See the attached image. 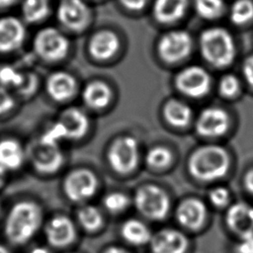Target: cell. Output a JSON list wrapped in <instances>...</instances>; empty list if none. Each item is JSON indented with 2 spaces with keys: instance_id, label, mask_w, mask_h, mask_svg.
<instances>
[{
  "instance_id": "obj_13",
  "label": "cell",
  "mask_w": 253,
  "mask_h": 253,
  "mask_svg": "<svg viewBox=\"0 0 253 253\" xmlns=\"http://www.w3.org/2000/svg\"><path fill=\"white\" fill-rule=\"evenodd\" d=\"M26 38L24 23L14 17L0 18V53L12 52L21 47Z\"/></svg>"
},
{
  "instance_id": "obj_26",
  "label": "cell",
  "mask_w": 253,
  "mask_h": 253,
  "mask_svg": "<svg viewBox=\"0 0 253 253\" xmlns=\"http://www.w3.org/2000/svg\"><path fill=\"white\" fill-rule=\"evenodd\" d=\"M50 12L48 0H24L22 3V15L29 24L43 21Z\"/></svg>"
},
{
  "instance_id": "obj_1",
  "label": "cell",
  "mask_w": 253,
  "mask_h": 253,
  "mask_svg": "<svg viewBox=\"0 0 253 253\" xmlns=\"http://www.w3.org/2000/svg\"><path fill=\"white\" fill-rule=\"evenodd\" d=\"M42 222V210L33 201H20L12 206L4 223V234L14 245H23L38 232Z\"/></svg>"
},
{
  "instance_id": "obj_8",
  "label": "cell",
  "mask_w": 253,
  "mask_h": 253,
  "mask_svg": "<svg viewBox=\"0 0 253 253\" xmlns=\"http://www.w3.org/2000/svg\"><path fill=\"white\" fill-rule=\"evenodd\" d=\"M57 20L70 31H83L91 21V10L83 0H60Z\"/></svg>"
},
{
  "instance_id": "obj_38",
  "label": "cell",
  "mask_w": 253,
  "mask_h": 253,
  "mask_svg": "<svg viewBox=\"0 0 253 253\" xmlns=\"http://www.w3.org/2000/svg\"><path fill=\"white\" fill-rule=\"evenodd\" d=\"M242 75L246 84L253 90V53L249 54L243 61Z\"/></svg>"
},
{
  "instance_id": "obj_44",
  "label": "cell",
  "mask_w": 253,
  "mask_h": 253,
  "mask_svg": "<svg viewBox=\"0 0 253 253\" xmlns=\"http://www.w3.org/2000/svg\"><path fill=\"white\" fill-rule=\"evenodd\" d=\"M17 0H0V10L12 6Z\"/></svg>"
},
{
  "instance_id": "obj_14",
  "label": "cell",
  "mask_w": 253,
  "mask_h": 253,
  "mask_svg": "<svg viewBox=\"0 0 253 253\" xmlns=\"http://www.w3.org/2000/svg\"><path fill=\"white\" fill-rule=\"evenodd\" d=\"M44 234L49 245L55 248H64L74 241L75 227L69 217L55 215L47 221Z\"/></svg>"
},
{
  "instance_id": "obj_33",
  "label": "cell",
  "mask_w": 253,
  "mask_h": 253,
  "mask_svg": "<svg viewBox=\"0 0 253 253\" xmlns=\"http://www.w3.org/2000/svg\"><path fill=\"white\" fill-rule=\"evenodd\" d=\"M23 74L19 73L11 66H4L0 69V82L3 85H11L18 87L23 80Z\"/></svg>"
},
{
  "instance_id": "obj_24",
  "label": "cell",
  "mask_w": 253,
  "mask_h": 253,
  "mask_svg": "<svg viewBox=\"0 0 253 253\" xmlns=\"http://www.w3.org/2000/svg\"><path fill=\"white\" fill-rule=\"evenodd\" d=\"M112 98L109 86L101 81L89 83L83 91V100L91 108L100 109L106 107Z\"/></svg>"
},
{
  "instance_id": "obj_4",
  "label": "cell",
  "mask_w": 253,
  "mask_h": 253,
  "mask_svg": "<svg viewBox=\"0 0 253 253\" xmlns=\"http://www.w3.org/2000/svg\"><path fill=\"white\" fill-rule=\"evenodd\" d=\"M33 46L35 52L43 60L57 61L65 57L69 42L65 35L54 27L41 29L35 36Z\"/></svg>"
},
{
  "instance_id": "obj_27",
  "label": "cell",
  "mask_w": 253,
  "mask_h": 253,
  "mask_svg": "<svg viewBox=\"0 0 253 253\" xmlns=\"http://www.w3.org/2000/svg\"><path fill=\"white\" fill-rule=\"evenodd\" d=\"M230 21L238 26L246 25L253 20V1L235 0L229 11Z\"/></svg>"
},
{
  "instance_id": "obj_12",
  "label": "cell",
  "mask_w": 253,
  "mask_h": 253,
  "mask_svg": "<svg viewBox=\"0 0 253 253\" xmlns=\"http://www.w3.org/2000/svg\"><path fill=\"white\" fill-rule=\"evenodd\" d=\"M229 126V117L220 108L205 109L199 116L196 128L199 134L207 137L222 135Z\"/></svg>"
},
{
  "instance_id": "obj_37",
  "label": "cell",
  "mask_w": 253,
  "mask_h": 253,
  "mask_svg": "<svg viewBox=\"0 0 253 253\" xmlns=\"http://www.w3.org/2000/svg\"><path fill=\"white\" fill-rule=\"evenodd\" d=\"M15 105L14 98L8 90L0 85V116L10 112Z\"/></svg>"
},
{
  "instance_id": "obj_19",
  "label": "cell",
  "mask_w": 253,
  "mask_h": 253,
  "mask_svg": "<svg viewBox=\"0 0 253 253\" xmlns=\"http://www.w3.org/2000/svg\"><path fill=\"white\" fill-rule=\"evenodd\" d=\"M57 122L61 125L65 137L69 139L80 138L89 127L87 116L77 108H69L63 111Z\"/></svg>"
},
{
  "instance_id": "obj_6",
  "label": "cell",
  "mask_w": 253,
  "mask_h": 253,
  "mask_svg": "<svg viewBox=\"0 0 253 253\" xmlns=\"http://www.w3.org/2000/svg\"><path fill=\"white\" fill-rule=\"evenodd\" d=\"M134 202L137 210L151 219H162L169 211V198L158 186L146 185L135 194Z\"/></svg>"
},
{
  "instance_id": "obj_7",
  "label": "cell",
  "mask_w": 253,
  "mask_h": 253,
  "mask_svg": "<svg viewBox=\"0 0 253 253\" xmlns=\"http://www.w3.org/2000/svg\"><path fill=\"white\" fill-rule=\"evenodd\" d=\"M193 46L190 34L183 30H174L164 34L158 42V52L167 62H176L187 57Z\"/></svg>"
},
{
  "instance_id": "obj_21",
  "label": "cell",
  "mask_w": 253,
  "mask_h": 253,
  "mask_svg": "<svg viewBox=\"0 0 253 253\" xmlns=\"http://www.w3.org/2000/svg\"><path fill=\"white\" fill-rule=\"evenodd\" d=\"M26 159V150L15 138L0 140V166L7 171L19 169Z\"/></svg>"
},
{
  "instance_id": "obj_5",
  "label": "cell",
  "mask_w": 253,
  "mask_h": 253,
  "mask_svg": "<svg viewBox=\"0 0 253 253\" xmlns=\"http://www.w3.org/2000/svg\"><path fill=\"white\" fill-rule=\"evenodd\" d=\"M26 157L36 171L42 174H52L63 164L64 156L58 144H50L40 138L29 144Z\"/></svg>"
},
{
  "instance_id": "obj_31",
  "label": "cell",
  "mask_w": 253,
  "mask_h": 253,
  "mask_svg": "<svg viewBox=\"0 0 253 253\" xmlns=\"http://www.w3.org/2000/svg\"><path fill=\"white\" fill-rule=\"evenodd\" d=\"M129 200L127 196L120 192L111 193L104 200L105 207L111 212H121L127 208Z\"/></svg>"
},
{
  "instance_id": "obj_39",
  "label": "cell",
  "mask_w": 253,
  "mask_h": 253,
  "mask_svg": "<svg viewBox=\"0 0 253 253\" xmlns=\"http://www.w3.org/2000/svg\"><path fill=\"white\" fill-rule=\"evenodd\" d=\"M235 253H253V235L241 238L235 247Z\"/></svg>"
},
{
  "instance_id": "obj_34",
  "label": "cell",
  "mask_w": 253,
  "mask_h": 253,
  "mask_svg": "<svg viewBox=\"0 0 253 253\" xmlns=\"http://www.w3.org/2000/svg\"><path fill=\"white\" fill-rule=\"evenodd\" d=\"M65 137V132L61 126V125L56 122L53 124L47 130L44 131V133L41 136V140L46 143L50 144H58L60 140H62Z\"/></svg>"
},
{
  "instance_id": "obj_2",
  "label": "cell",
  "mask_w": 253,
  "mask_h": 253,
  "mask_svg": "<svg viewBox=\"0 0 253 253\" xmlns=\"http://www.w3.org/2000/svg\"><path fill=\"white\" fill-rule=\"evenodd\" d=\"M230 165L229 155L221 146L206 145L197 149L189 161V169L196 178L206 181L222 177Z\"/></svg>"
},
{
  "instance_id": "obj_30",
  "label": "cell",
  "mask_w": 253,
  "mask_h": 253,
  "mask_svg": "<svg viewBox=\"0 0 253 253\" xmlns=\"http://www.w3.org/2000/svg\"><path fill=\"white\" fill-rule=\"evenodd\" d=\"M172 155L168 148L164 146L152 147L146 155L147 164L155 169H162L168 166L171 162Z\"/></svg>"
},
{
  "instance_id": "obj_10",
  "label": "cell",
  "mask_w": 253,
  "mask_h": 253,
  "mask_svg": "<svg viewBox=\"0 0 253 253\" xmlns=\"http://www.w3.org/2000/svg\"><path fill=\"white\" fill-rule=\"evenodd\" d=\"M98 187L96 176L87 169L72 171L64 180L63 189L66 197L73 202H82L91 198Z\"/></svg>"
},
{
  "instance_id": "obj_28",
  "label": "cell",
  "mask_w": 253,
  "mask_h": 253,
  "mask_svg": "<svg viewBox=\"0 0 253 253\" xmlns=\"http://www.w3.org/2000/svg\"><path fill=\"white\" fill-rule=\"evenodd\" d=\"M194 3L196 12L203 19H216L224 11L223 0H195Z\"/></svg>"
},
{
  "instance_id": "obj_41",
  "label": "cell",
  "mask_w": 253,
  "mask_h": 253,
  "mask_svg": "<svg viewBox=\"0 0 253 253\" xmlns=\"http://www.w3.org/2000/svg\"><path fill=\"white\" fill-rule=\"evenodd\" d=\"M243 181L247 192L253 196V167L246 172Z\"/></svg>"
},
{
  "instance_id": "obj_46",
  "label": "cell",
  "mask_w": 253,
  "mask_h": 253,
  "mask_svg": "<svg viewBox=\"0 0 253 253\" xmlns=\"http://www.w3.org/2000/svg\"><path fill=\"white\" fill-rule=\"evenodd\" d=\"M0 253H10L4 246L0 245Z\"/></svg>"
},
{
  "instance_id": "obj_3",
  "label": "cell",
  "mask_w": 253,
  "mask_h": 253,
  "mask_svg": "<svg viewBox=\"0 0 253 253\" xmlns=\"http://www.w3.org/2000/svg\"><path fill=\"white\" fill-rule=\"evenodd\" d=\"M200 47L204 58L216 67L229 65L235 56L233 38L221 27L205 30L200 37Z\"/></svg>"
},
{
  "instance_id": "obj_42",
  "label": "cell",
  "mask_w": 253,
  "mask_h": 253,
  "mask_svg": "<svg viewBox=\"0 0 253 253\" xmlns=\"http://www.w3.org/2000/svg\"><path fill=\"white\" fill-rule=\"evenodd\" d=\"M103 253H131L128 249L122 246H110L106 248Z\"/></svg>"
},
{
  "instance_id": "obj_23",
  "label": "cell",
  "mask_w": 253,
  "mask_h": 253,
  "mask_svg": "<svg viewBox=\"0 0 253 253\" xmlns=\"http://www.w3.org/2000/svg\"><path fill=\"white\" fill-rule=\"evenodd\" d=\"M122 236L133 246H142L150 242L152 238L151 231L141 221L137 219H128L122 226Z\"/></svg>"
},
{
  "instance_id": "obj_15",
  "label": "cell",
  "mask_w": 253,
  "mask_h": 253,
  "mask_svg": "<svg viewBox=\"0 0 253 253\" xmlns=\"http://www.w3.org/2000/svg\"><path fill=\"white\" fill-rule=\"evenodd\" d=\"M226 222L240 239L253 235V206L245 202L233 204L226 212Z\"/></svg>"
},
{
  "instance_id": "obj_40",
  "label": "cell",
  "mask_w": 253,
  "mask_h": 253,
  "mask_svg": "<svg viewBox=\"0 0 253 253\" xmlns=\"http://www.w3.org/2000/svg\"><path fill=\"white\" fill-rule=\"evenodd\" d=\"M119 1L125 8L132 11H138L145 6L147 0H119Z\"/></svg>"
},
{
  "instance_id": "obj_43",
  "label": "cell",
  "mask_w": 253,
  "mask_h": 253,
  "mask_svg": "<svg viewBox=\"0 0 253 253\" xmlns=\"http://www.w3.org/2000/svg\"><path fill=\"white\" fill-rule=\"evenodd\" d=\"M7 170H5L4 168H2L0 166V188H2L5 184L6 181V176H7Z\"/></svg>"
},
{
  "instance_id": "obj_45",
  "label": "cell",
  "mask_w": 253,
  "mask_h": 253,
  "mask_svg": "<svg viewBox=\"0 0 253 253\" xmlns=\"http://www.w3.org/2000/svg\"><path fill=\"white\" fill-rule=\"evenodd\" d=\"M31 253H49V251L43 247H37Z\"/></svg>"
},
{
  "instance_id": "obj_29",
  "label": "cell",
  "mask_w": 253,
  "mask_h": 253,
  "mask_svg": "<svg viewBox=\"0 0 253 253\" xmlns=\"http://www.w3.org/2000/svg\"><path fill=\"white\" fill-rule=\"evenodd\" d=\"M78 220L86 230L95 231L101 226L103 217L95 207L85 206L78 211Z\"/></svg>"
},
{
  "instance_id": "obj_22",
  "label": "cell",
  "mask_w": 253,
  "mask_h": 253,
  "mask_svg": "<svg viewBox=\"0 0 253 253\" xmlns=\"http://www.w3.org/2000/svg\"><path fill=\"white\" fill-rule=\"evenodd\" d=\"M187 6L188 0H155L153 15L160 23H174L183 17Z\"/></svg>"
},
{
  "instance_id": "obj_36",
  "label": "cell",
  "mask_w": 253,
  "mask_h": 253,
  "mask_svg": "<svg viewBox=\"0 0 253 253\" xmlns=\"http://www.w3.org/2000/svg\"><path fill=\"white\" fill-rule=\"evenodd\" d=\"M37 85H38V81L36 76L34 74H27L23 76L22 83L17 87V89L22 95L28 96L36 91Z\"/></svg>"
},
{
  "instance_id": "obj_20",
  "label": "cell",
  "mask_w": 253,
  "mask_h": 253,
  "mask_svg": "<svg viewBox=\"0 0 253 253\" xmlns=\"http://www.w3.org/2000/svg\"><path fill=\"white\" fill-rule=\"evenodd\" d=\"M46 92L55 101L69 99L75 92L76 82L72 75L64 71H56L46 80Z\"/></svg>"
},
{
  "instance_id": "obj_16",
  "label": "cell",
  "mask_w": 253,
  "mask_h": 253,
  "mask_svg": "<svg viewBox=\"0 0 253 253\" xmlns=\"http://www.w3.org/2000/svg\"><path fill=\"white\" fill-rule=\"evenodd\" d=\"M152 253H186L188 239L179 230L167 228L155 233L150 242Z\"/></svg>"
},
{
  "instance_id": "obj_35",
  "label": "cell",
  "mask_w": 253,
  "mask_h": 253,
  "mask_svg": "<svg viewBox=\"0 0 253 253\" xmlns=\"http://www.w3.org/2000/svg\"><path fill=\"white\" fill-rule=\"evenodd\" d=\"M210 200L215 207H223L229 201V192L222 187L215 188L210 193Z\"/></svg>"
},
{
  "instance_id": "obj_18",
  "label": "cell",
  "mask_w": 253,
  "mask_h": 253,
  "mask_svg": "<svg viewBox=\"0 0 253 253\" xmlns=\"http://www.w3.org/2000/svg\"><path fill=\"white\" fill-rule=\"evenodd\" d=\"M120 47L119 37L112 31L104 30L95 33L89 42V52L97 59L112 57Z\"/></svg>"
},
{
  "instance_id": "obj_11",
  "label": "cell",
  "mask_w": 253,
  "mask_h": 253,
  "mask_svg": "<svg viewBox=\"0 0 253 253\" xmlns=\"http://www.w3.org/2000/svg\"><path fill=\"white\" fill-rule=\"evenodd\" d=\"M210 75L202 67L197 65L183 69L176 78V86L185 95L200 98L206 95L210 88Z\"/></svg>"
},
{
  "instance_id": "obj_25",
  "label": "cell",
  "mask_w": 253,
  "mask_h": 253,
  "mask_svg": "<svg viewBox=\"0 0 253 253\" xmlns=\"http://www.w3.org/2000/svg\"><path fill=\"white\" fill-rule=\"evenodd\" d=\"M164 116L172 126L182 127L189 124L192 118V111L188 105L180 101L172 100L166 104Z\"/></svg>"
},
{
  "instance_id": "obj_32",
  "label": "cell",
  "mask_w": 253,
  "mask_h": 253,
  "mask_svg": "<svg viewBox=\"0 0 253 253\" xmlns=\"http://www.w3.org/2000/svg\"><path fill=\"white\" fill-rule=\"evenodd\" d=\"M240 89L239 80L231 74L223 76L219 82V92L222 96L230 98L235 96Z\"/></svg>"
},
{
  "instance_id": "obj_17",
  "label": "cell",
  "mask_w": 253,
  "mask_h": 253,
  "mask_svg": "<svg viewBox=\"0 0 253 253\" xmlns=\"http://www.w3.org/2000/svg\"><path fill=\"white\" fill-rule=\"evenodd\" d=\"M176 215L183 226L190 229H198L206 219L207 208L200 200L188 199L181 203Z\"/></svg>"
},
{
  "instance_id": "obj_9",
  "label": "cell",
  "mask_w": 253,
  "mask_h": 253,
  "mask_svg": "<svg viewBox=\"0 0 253 253\" xmlns=\"http://www.w3.org/2000/svg\"><path fill=\"white\" fill-rule=\"evenodd\" d=\"M108 159L111 166L120 173H127L135 168L138 160L137 141L132 136H124L111 146Z\"/></svg>"
}]
</instances>
